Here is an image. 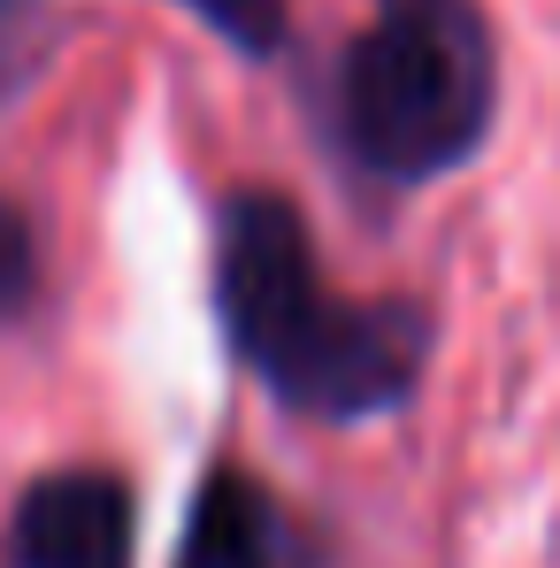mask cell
Wrapping results in <instances>:
<instances>
[{
	"label": "cell",
	"mask_w": 560,
	"mask_h": 568,
	"mask_svg": "<svg viewBox=\"0 0 560 568\" xmlns=\"http://www.w3.org/2000/svg\"><path fill=\"white\" fill-rule=\"evenodd\" d=\"M139 515L115 469H47L23 484L0 561L8 568H131Z\"/></svg>",
	"instance_id": "3957f363"
},
{
	"label": "cell",
	"mask_w": 560,
	"mask_h": 568,
	"mask_svg": "<svg viewBox=\"0 0 560 568\" xmlns=\"http://www.w3.org/2000/svg\"><path fill=\"white\" fill-rule=\"evenodd\" d=\"M177 8H192L223 47H238L254 62L284 47V0H177Z\"/></svg>",
	"instance_id": "8992f818"
},
{
	"label": "cell",
	"mask_w": 560,
	"mask_h": 568,
	"mask_svg": "<svg viewBox=\"0 0 560 568\" xmlns=\"http://www.w3.org/2000/svg\"><path fill=\"white\" fill-rule=\"evenodd\" d=\"M31 300H39V231H31V215L0 192V331L23 323Z\"/></svg>",
	"instance_id": "5b68a950"
},
{
	"label": "cell",
	"mask_w": 560,
	"mask_h": 568,
	"mask_svg": "<svg viewBox=\"0 0 560 568\" xmlns=\"http://www.w3.org/2000/svg\"><path fill=\"white\" fill-rule=\"evenodd\" d=\"M170 568H323L315 530L254 469H207L192 484Z\"/></svg>",
	"instance_id": "277c9868"
},
{
	"label": "cell",
	"mask_w": 560,
	"mask_h": 568,
	"mask_svg": "<svg viewBox=\"0 0 560 568\" xmlns=\"http://www.w3.org/2000/svg\"><path fill=\"white\" fill-rule=\"evenodd\" d=\"M215 315L238 369L315 423H376L430 369V315L415 300L338 292L307 215L284 192H238L215 231Z\"/></svg>",
	"instance_id": "6da1fadb"
},
{
	"label": "cell",
	"mask_w": 560,
	"mask_h": 568,
	"mask_svg": "<svg viewBox=\"0 0 560 568\" xmlns=\"http://www.w3.org/2000/svg\"><path fill=\"white\" fill-rule=\"evenodd\" d=\"M499 54L476 0H376L338 62V139L376 185H438L491 139Z\"/></svg>",
	"instance_id": "7a4b0ae2"
},
{
	"label": "cell",
	"mask_w": 560,
	"mask_h": 568,
	"mask_svg": "<svg viewBox=\"0 0 560 568\" xmlns=\"http://www.w3.org/2000/svg\"><path fill=\"white\" fill-rule=\"evenodd\" d=\"M47 47V0H0V100L39 70Z\"/></svg>",
	"instance_id": "52a82bcc"
}]
</instances>
